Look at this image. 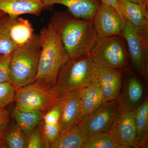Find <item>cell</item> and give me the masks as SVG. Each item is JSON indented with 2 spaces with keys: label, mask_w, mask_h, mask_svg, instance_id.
I'll list each match as a JSON object with an SVG mask.
<instances>
[{
  "label": "cell",
  "mask_w": 148,
  "mask_h": 148,
  "mask_svg": "<svg viewBox=\"0 0 148 148\" xmlns=\"http://www.w3.org/2000/svg\"><path fill=\"white\" fill-rule=\"evenodd\" d=\"M80 90L63 93L58 95L56 99L61 110V131L79 124L80 122Z\"/></svg>",
  "instance_id": "obj_11"
},
{
  "label": "cell",
  "mask_w": 148,
  "mask_h": 148,
  "mask_svg": "<svg viewBox=\"0 0 148 148\" xmlns=\"http://www.w3.org/2000/svg\"><path fill=\"white\" fill-rule=\"evenodd\" d=\"M9 31L11 38L16 47L27 43L35 35L30 21L19 16L12 17Z\"/></svg>",
  "instance_id": "obj_20"
},
{
  "label": "cell",
  "mask_w": 148,
  "mask_h": 148,
  "mask_svg": "<svg viewBox=\"0 0 148 148\" xmlns=\"http://www.w3.org/2000/svg\"><path fill=\"white\" fill-rule=\"evenodd\" d=\"M3 142L5 148H27L28 136L15 123L6 128Z\"/></svg>",
  "instance_id": "obj_23"
},
{
  "label": "cell",
  "mask_w": 148,
  "mask_h": 148,
  "mask_svg": "<svg viewBox=\"0 0 148 148\" xmlns=\"http://www.w3.org/2000/svg\"><path fill=\"white\" fill-rule=\"evenodd\" d=\"M49 22L69 58L89 53L97 39L92 20L77 18L68 11H58L53 14Z\"/></svg>",
  "instance_id": "obj_1"
},
{
  "label": "cell",
  "mask_w": 148,
  "mask_h": 148,
  "mask_svg": "<svg viewBox=\"0 0 148 148\" xmlns=\"http://www.w3.org/2000/svg\"><path fill=\"white\" fill-rule=\"evenodd\" d=\"M123 69L116 70L99 67L95 81L105 102L116 100L121 93Z\"/></svg>",
  "instance_id": "obj_12"
},
{
  "label": "cell",
  "mask_w": 148,
  "mask_h": 148,
  "mask_svg": "<svg viewBox=\"0 0 148 148\" xmlns=\"http://www.w3.org/2000/svg\"><path fill=\"white\" fill-rule=\"evenodd\" d=\"M88 136L78 124L61 131L50 148H83Z\"/></svg>",
  "instance_id": "obj_18"
},
{
  "label": "cell",
  "mask_w": 148,
  "mask_h": 148,
  "mask_svg": "<svg viewBox=\"0 0 148 148\" xmlns=\"http://www.w3.org/2000/svg\"><path fill=\"white\" fill-rule=\"evenodd\" d=\"M83 148H120L109 133L88 136Z\"/></svg>",
  "instance_id": "obj_25"
},
{
  "label": "cell",
  "mask_w": 148,
  "mask_h": 148,
  "mask_svg": "<svg viewBox=\"0 0 148 148\" xmlns=\"http://www.w3.org/2000/svg\"><path fill=\"white\" fill-rule=\"evenodd\" d=\"M135 121L136 140L138 148H146L148 141V98L135 109Z\"/></svg>",
  "instance_id": "obj_21"
},
{
  "label": "cell",
  "mask_w": 148,
  "mask_h": 148,
  "mask_svg": "<svg viewBox=\"0 0 148 148\" xmlns=\"http://www.w3.org/2000/svg\"><path fill=\"white\" fill-rule=\"evenodd\" d=\"M11 54L0 55V83L9 82Z\"/></svg>",
  "instance_id": "obj_28"
},
{
  "label": "cell",
  "mask_w": 148,
  "mask_h": 148,
  "mask_svg": "<svg viewBox=\"0 0 148 148\" xmlns=\"http://www.w3.org/2000/svg\"><path fill=\"white\" fill-rule=\"evenodd\" d=\"M119 98L105 102L78 124L88 137L99 133H109L119 112Z\"/></svg>",
  "instance_id": "obj_7"
},
{
  "label": "cell",
  "mask_w": 148,
  "mask_h": 148,
  "mask_svg": "<svg viewBox=\"0 0 148 148\" xmlns=\"http://www.w3.org/2000/svg\"><path fill=\"white\" fill-rule=\"evenodd\" d=\"M80 123L98 107L105 103L100 88L95 80L89 85L80 90Z\"/></svg>",
  "instance_id": "obj_17"
},
{
  "label": "cell",
  "mask_w": 148,
  "mask_h": 148,
  "mask_svg": "<svg viewBox=\"0 0 148 148\" xmlns=\"http://www.w3.org/2000/svg\"><path fill=\"white\" fill-rule=\"evenodd\" d=\"M123 36L126 42L129 59L140 77L147 83L148 40L137 32L127 21L125 23Z\"/></svg>",
  "instance_id": "obj_8"
},
{
  "label": "cell",
  "mask_w": 148,
  "mask_h": 148,
  "mask_svg": "<svg viewBox=\"0 0 148 148\" xmlns=\"http://www.w3.org/2000/svg\"><path fill=\"white\" fill-rule=\"evenodd\" d=\"M122 89L119 98L126 107L135 109L144 100L143 84L129 66L123 69Z\"/></svg>",
  "instance_id": "obj_13"
},
{
  "label": "cell",
  "mask_w": 148,
  "mask_h": 148,
  "mask_svg": "<svg viewBox=\"0 0 148 148\" xmlns=\"http://www.w3.org/2000/svg\"><path fill=\"white\" fill-rule=\"evenodd\" d=\"M43 10L42 0H0V11L11 17L27 14L39 16Z\"/></svg>",
  "instance_id": "obj_16"
},
{
  "label": "cell",
  "mask_w": 148,
  "mask_h": 148,
  "mask_svg": "<svg viewBox=\"0 0 148 148\" xmlns=\"http://www.w3.org/2000/svg\"><path fill=\"white\" fill-rule=\"evenodd\" d=\"M97 38L123 36L125 20L115 9L101 3L92 20Z\"/></svg>",
  "instance_id": "obj_10"
},
{
  "label": "cell",
  "mask_w": 148,
  "mask_h": 148,
  "mask_svg": "<svg viewBox=\"0 0 148 148\" xmlns=\"http://www.w3.org/2000/svg\"><path fill=\"white\" fill-rule=\"evenodd\" d=\"M60 118V107L56 101L54 105L44 114L42 124L43 133L49 147L61 132Z\"/></svg>",
  "instance_id": "obj_19"
},
{
  "label": "cell",
  "mask_w": 148,
  "mask_h": 148,
  "mask_svg": "<svg viewBox=\"0 0 148 148\" xmlns=\"http://www.w3.org/2000/svg\"><path fill=\"white\" fill-rule=\"evenodd\" d=\"M8 117L0 121V148L5 147L3 138L8 123Z\"/></svg>",
  "instance_id": "obj_30"
},
{
  "label": "cell",
  "mask_w": 148,
  "mask_h": 148,
  "mask_svg": "<svg viewBox=\"0 0 148 148\" xmlns=\"http://www.w3.org/2000/svg\"><path fill=\"white\" fill-rule=\"evenodd\" d=\"M126 1L132 3H141L139 0H126Z\"/></svg>",
  "instance_id": "obj_33"
},
{
  "label": "cell",
  "mask_w": 148,
  "mask_h": 148,
  "mask_svg": "<svg viewBox=\"0 0 148 148\" xmlns=\"http://www.w3.org/2000/svg\"><path fill=\"white\" fill-rule=\"evenodd\" d=\"M119 1L125 11L127 21L140 35L148 40V5L126 0Z\"/></svg>",
  "instance_id": "obj_15"
},
{
  "label": "cell",
  "mask_w": 148,
  "mask_h": 148,
  "mask_svg": "<svg viewBox=\"0 0 148 148\" xmlns=\"http://www.w3.org/2000/svg\"><path fill=\"white\" fill-rule=\"evenodd\" d=\"M118 115L109 133L120 148H138L136 140L135 109L125 106L120 100Z\"/></svg>",
  "instance_id": "obj_9"
},
{
  "label": "cell",
  "mask_w": 148,
  "mask_h": 148,
  "mask_svg": "<svg viewBox=\"0 0 148 148\" xmlns=\"http://www.w3.org/2000/svg\"><path fill=\"white\" fill-rule=\"evenodd\" d=\"M44 9L56 4L66 7L77 18L92 20L101 4L100 0H42Z\"/></svg>",
  "instance_id": "obj_14"
},
{
  "label": "cell",
  "mask_w": 148,
  "mask_h": 148,
  "mask_svg": "<svg viewBox=\"0 0 148 148\" xmlns=\"http://www.w3.org/2000/svg\"><path fill=\"white\" fill-rule=\"evenodd\" d=\"M98 69L89 53L69 58L58 72L56 92L59 95L81 90L93 82Z\"/></svg>",
  "instance_id": "obj_3"
},
{
  "label": "cell",
  "mask_w": 148,
  "mask_h": 148,
  "mask_svg": "<svg viewBox=\"0 0 148 148\" xmlns=\"http://www.w3.org/2000/svg\"><path fill=\"white\" fill-rule=\"evenodd\" d=\"M89 54L99 67L120 70L129 66L127 45L123 36L97 38Z\"/></svg>",
  "instance_id": "obj_5"
},
{
  "label": "cell",
  "mask_w": 148,
  "mask_h": 148,
  "mask_svg": "<svg viewBox=\"0 0 148 148\" xmlns=\"http://www.w3.org/2000/svg\"><path fill=\"white\" fill-rule=\"evenodd\" d=\"M41 49L38 36L35 34L27 43L16 47L11 53L9 82L15 88L34 81Z\"/></svg>",
  "instance_id": "obj_4"
},
{
  "label": "cell",
  "mask_w": 148,
  "mask_h": 148,
  "mask_svg": "<svg viewBox=\"0 0 148 148\" xmlns=\"http://www.w3.org/2000/svg\"><path fill=\"white\" fill-rule=\"evenodd\" d=\"M12 18L7 14L0 17V55L11 54L16 47L10 35Z\"/></svg>",
  "instance_id": "obj_24"
},
{
  "label": "cell",
  "mask_w": 148,
  "mask_h": 148,
  "mask_svg": "<svg viewBox=\"0 0 148 148\" xmlns=\"http://www.w3.org/2000/svg\"><path fill=\"white\" fill-rule=\"evenodd\" d=\"M58 95L55 90L33 82L16 88L15 108L22 111H40L44 114L54 105Z\"/></svg>",
  "instance_id": "obj_6"
},
{
  "label": "cell",
  "mask_w": 148,
  "mask_h": 148,
  "mask_svg": "<svg viewBox=\"0 0 148 148\" xmlns=\"http://www.w3.org/2000/svg\"><path fill=\"white\" fill-rule=\"evenodd\" d=\"M15 88L9 82L0 83V109L14 101Z\"/></svg>",
  "instance_id": "obj_27"
},
{
  "label": "cell",
  "mask_w": 148,
  "mask_h": 148,
  "mask_svg": "<svg viewBox=\"0 0 148 148\" xmlns=\"http://www.w3.org/2000/svg\"><path fill=\"white\" fill-rule=\"evenodd\" d=\"M100 1L102 3L112 7L115 9L125 21H127L125 11L119 0H100Z\"/></svg>",
  "instance_id": "obj_29"
},
{
  "label": "cell",
  "mask_w": 148,
  "mask_h": 148,
  "mask_svg": "<svg viewBox=\"0 0 148 148\" xmlns=\"http://www.w3.org/2000/svg\"><path fill=\"white\" fill-rule=\"evenodd\" d=\"M8 117L7 112L4 109H0V121Z\"/></svg>",
  "instance_id": "obj_31"
},
{
  "label": "cell",
  "mask_w": 148,
  "mask_h": 148,
  "mask_svg": "<svg viewBox=\"0 0 148 148\" xmlns=\"http://www.w3.org/2000/svg\"><path fill=\"white\" fill-rule=\"evenodd\" d=\"M141 3L148 5V0H139Z\"/></svg>",
  "instance_id": "obj_32"
},
{
  "label": "cell",
  "mask_w": 148,
  "mask_h": 148,
  "mask_svg": "<svg viewBox=\"0 0 148 148\" xmlns=\"http://www.w3.org/2000/svg\"><path fill=\"white\" fill-rule=\"evenodd\" d=\"M5 14L3 13V12H2L0 11V17H1L4 15H5Z\"/></svg>",
  "instance_id": "obj_34"
},
{
  "label": "cell",
  "mask_w": 148,
  "mask_h": 148,
  "mask_svg": "<svg viewBox=\"0 0 148 148\" xmlns=\"http://www.w3.org/2000/svg\"><path fill=\"white\" fill-rule=\"evenodd\" d=\"M41 123L28 135L27 148H50L43 133L42 124L40 126Z\"/></svg>",
  "instance_id": "obj_26"
},
{
  "label": "cell",
  "mask_w": 148,
  "mask_h": 148,
  "mask_svg": "<svg viewBox=\"0 0 148 148\" xmlns=\"http://www.w3.org/2000/svg\"><path fill=\"white\" fill-rule=\"evenodd\" d=\"M43 116L44 114L40 111H22L16 108L12 113L15 123L27 136L42 121Z\"/></svg>",
  "instance_id": "obj_22"
},
{
  "label": "cell",
  "mask_w": 148,
  "mask_h": 148,
  "mask_svg": "<svg viewBox=\"0 0 148 148\" xmlns=\"http://www.w3.org/2000/svg\"><path fill=\"white\" fill-rule=\"evenodd\" d=\"M38 36L41 49L38 72L34 82L47 89L55 90L58 72L70 58L50 22L40 30Z\"/></svg>",
  "instance_id": "obj_2"
}]
</instances>
